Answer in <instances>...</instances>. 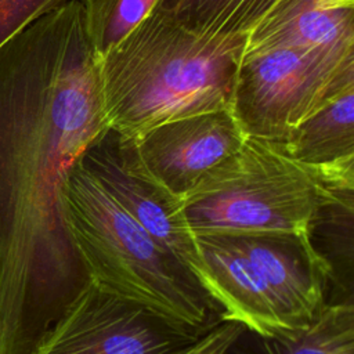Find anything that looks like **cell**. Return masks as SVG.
I'll list each match as a JSON object with an SVG mask.
<instances>
[{
    "label": "cell",
    "instance_id": "7c38bea8",
    "mask_svg": "<svg viewBox=\"0 0 354 354\" xmlns=\"http://www.w3.org/2000/svg\"><path fill=\"white\" fill-rule=\"evenodd\" d=\"M279 0H159L156 8L185 29L216 39L248 40Z\"/></svg>",
    "mask_w": 354,
    "mask_h": 354
},
{
    "label": "cell",
    "instance_id": "5bb4252c",
    "mask_svg": "<svg viewBox=\"0 0 354 354\" xmlns=\"http://www.w3.org/2000/svg\"><path fill=\"white\" fill-rule=\"evenodd\" d=\"M98 58L105 55L158 6L159 0H79Z\"/></svg>",
    "mask_w": 354,
    "mask_h": 354
},
{
    "label": "cell",
    "instance_id": "ba28073f",
    "mask_svg": "<svg viewBox=\"0 0 354 354\" xmlns=\"http://www.w3.org/2000/svg\"><path fill=\"white\" fill-rule=\"evenodd\" d=\"M203 267L198 283L234 321L260 337L293 329L256 264L227 235L196 236Z\"/></svg>",
    "mask_w": 354,
    "mask_h": 354
},
{
    "label": "cell",
    "instance_id": "2e32d148",
    "mask_svg": "<svg viewBox=\"0 0 354 354\" xmlns=\"http://www.w3.org/2000/svg\"><path fill=\"white\" fill-rule=\"evenodd\" d=\"M245 330V326L238 322L220 319L203 330L178 354H227Z\"/></svg>",
    "mask_w": 354,
    "mask_h": 354
},
{
    "label": "cell",
    "instance_id": "3957f363",
    "mask_svg": "<svg viewBox=\"0 0 354 354\" xmlns=\"http://www.w3.org/2000/svg\"><path fill=\"white\" fill-rule=\"evenodd\" d=\"M181 199L195 236L292 234L314 238L322 207L348 203L353 195L325 189L277 142L248 137Z\"/></svg>",
    "mask_w": 354,
    "mask_h": 354
},
{
    "label": "cell",
    "instance_id": "52a82bcc",
    "mask_svg": "<svg viewBox=\"0 0 354 354\" xmlns=\"http://www.w3.org/2000/svg\"><path fill=\"white\" fill-rule=\"evenodd\" d=\"M246 138L232 112L217 109L162 123L133 141L141 170L183 198Z\"/></svg>",
    "mask_w": 354,
    "mask_h": 354
},
{
    "label": "cell",
    "instance_id": "4fadbf2b",
    "mask_svg": "<svg viewBox=\"0 0 354 354\" xmlns=\"http://www.w3.org/2000/svg\"><path fill=\"white\" fill-rule=\"evenodd\" d=\"M253 337V354H354V304L351 299L325 304L300 328L285 329L271 337ZM227 354L239 353L231 347Z\"/></svg>",
    "mask_w": 354,
    "mask_h": 354
},
{
    "label": "cell",
    "instance_id": "7a4b0ae2",
    "mask_svg": "<svg viewBox=\"0 0 354 354\" xmlns=\"http://www.w3.org/2000/svg\"><path fill=\"white\" fill-rule=\"evenodd\" d=\"M65 224L87 279L158 315L205 330L218 306L177 257L102 188L82 160L61 191Z\"/></svg>",
    "mask_w": 354,
    "mask_h": 354
},
{
    "label": "cell",
    "instance_id": "8992f818",
    "mask_svg": "<svg viewBox=\"0 0 354 354\" xmlns=\"http://www.w3.org/2000/svg\"><path fill=\"white\" fill-rule=\"evenodd\" d=\"M82 160L109 196L195 277L203 261L183 199L151 180L138 166L134 141L109 129L90 145Z\"/></svg>",
    "mask_w": 354,
    "mask_h": 354
},
{
    "label": "cell",
    "instance_id": "6da1fadb",
    "mask_svg": "<svg viewBox=\"0 0 354 354\" xmlns=\"http://www.w3.org/2000/svg\"><path fill=\"white\" fill-rule=\"evenodd\" d=\"M245 46L196 35L155 7L100 58L109 127L136 140L166 122L230 109Z\"/></svg>",
    "mask_w": 354,
    "mask_h": 354
},
{
    "label": "cell",
    "instance_id": "277c9868",
    "mask_svg": "<svg viewBox=\"0 0 354 354\" xmlns=\"http://www.w3.org/2000/svg\"><path fill=\"white\" fill-rule=\"evenodd\" d=\"M354 87V59L297 46L243 53L230 111L250 138L285 141L337 93Z\"/></svg>",
    "mask_w": 354,
    "mask_h": 354
},
{
    "label": "cell",
    "instance_id": "30bf717a",
    "mask_svg": "<svg viewBox=\"0 0 354 354\" xmlns=\"http://www.w3.org/2000/svg\"><path fill=\"white\" fill-rule=\"evenodd\" d=\"M293 160L303 165L325 189L354 192V87H348L303 120L277 142Z\"/></svg>",
    "mask_w": 354,
    "mask_h": 354
},
{
    "label": "cell",
    "instance_id": "9c48e42d",
    "mask_svg": "<svg viewBox=\"0 0 354 354\" xmlns=\"http://www.w3.org/2000/svg\"><path fill=\"white\" fill-rule=\"evenodd\" d=\"M230 238L260 270L293 329L310 322L326 304L332 263L317 249L314 238L292 234Z\"/></svg>",
    "mask_w": 354,
    "mask_h": 354
},
{
    "label": "cell",
    "instance_id": "5b68a950",
    "mask_svg": "<svg viewBox=\"0 0 354 354\" xmlns=\"http://www.w3.org/2000/svg\"><path fill=\"white\" fill-rule=\"evenodd\" d=\"M202 332L86 279L33 354H178Z\"/></svg>",
    "mask_w": 354,
    "mask_h": 354
},
{
    "label": "cell",
    "instance_id": "8fae6325",
    "mask_svg": "<svg viewBox=\"0 0 354 354\" xmlns=\"http://www.w3.org/2000/svg\"><path fill=\"white\" fill-rule=\"evenodd\" d=\"M275 46L354 59V0H279L250 32L243 53Z\"/></svg>",
    "mask_w": 354,
    "mask_h": 354
},
{
    "label": "cell",
    "instance_id": "9a60e30c",
    "mask_svg": "<svg viewBox=\"0 0 354 354\" xmlns=\"http://www.w3.org/2000/svg\"><path fill=\"white\" fill-rule=\"evenodd\" d=\"M66 1L69 0H0V47Z\"/></svg>",
    "mask_w": 354,
    "mask_h": 354
}]
</instances>
